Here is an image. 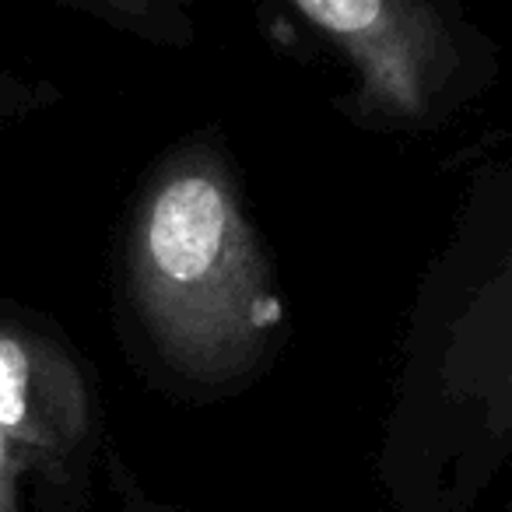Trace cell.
I'll return each instance as SVG.
<instances>
[{"mask_svg":"<svg viewBox=\"0 0 512 512\" xmlns=\"http://www.w3.org/2000/svg\"><path fill=\"white\" fill-rule=\"evenodd\" d=\"M505 278H512V256H509V271H505ZM509 302H512V281H509ZM505 393H509V400H512V358H509V369H505Z\"/></svg>","mask_w":512,"mask_h":512,"instance_id":"cell-6","label":"cell"},{"mask_svg":"<svg viewBox=\"0 0 512 512\" xmlns=\"http://www.w3.org/2000/svg\"><path fill=\"white\" fill-rule=\"evenodd\" d=\"M0 432L22 467L60 470L92 432L78 362L53 337L0 323Z\"/></svg>","mask_w":512,"mask_h":512,"instance_id":"cell-3","label":"cell"},{"mask_svg":"<svg viewBox=\"0 0 512 512\" xmlns=\"http://www.w3.org/2000/svg\"><path fill=\"white\" fill-rule=\"evenodd\" d=\"M127 292L144 341L190 383L239 379L274 348L285 302L218 151L190 144L151 172L130 218Z\"/></svg>","mask_w":512,"mask_h":512,"instance_id":"cell-1","label":"cell"},{"mask_svg":"<svg viewBox=\"0 0 512 512\" xmlns=\"http://www.w3.org/2000/svg\"><path fill=\"white\" fill-rule=\"evenodd\" d=\"M60 4L158 46H190L197 39L190 0H60Z\"/></svg>","mask_w":512,"mask_h":512,"instance_id":"cell-4","label":"cell"},{"mask_svg":"<svg viewBox=\"0 0 512 512\" xmlns=\"http://www.w3.org/2000/svg\"><path fill=\"white\" fill-rule=\"evenodd\" d=\"M348 64L365 120L428 127L484 81L488 53L449 0H288Z\"/></svg>","mask_w":512,"mask_h":512,"instance_id":"cell-2","label":"cell"},{"mask_svg":"<svg viewBox=\"0 0 512 512\" xmlns=\"http://www.w3.org/2000/svg\"><path fill=\"white\" fill-rule=\"evenodd\" d=\"M22 470V460L0 432V512H18V474Z\"/></svg>","mask_w":512,"mask_h":512,"instance_id":"cell-5","label":"cell"}]
</instances>
